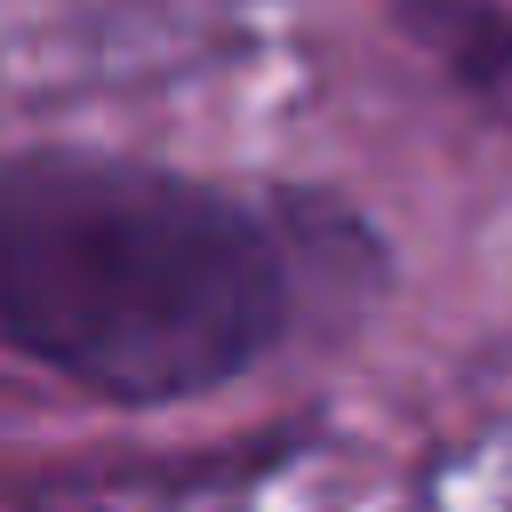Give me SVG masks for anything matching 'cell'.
<instances>
[{"label":"cell","instance_id":"cell-1","mask_svg":"<svg viewBox=\"0 0 512 512\" xmlns=\"http://www.w3.org/2000/svg\"><path fill=\"white\" fill-rule=\"evenodd\" d=\"M280 320L288 264L232 192L112 152L0 168V336L24 360L112 400H192Z\"/></svg>","mask_w":512,"mask_h":512},{"label":"cell","instance_id":"cell-2","mask_svg":"<svg viewBox=\"0 0 512 512\" xmlns=\"http://www.w3.org/2000/svg\"><path fill=\"white\" fill-rule=\"evenodd\" d=\"M400 24L424 40V56L472 88L496 120H512V16L488 0H400Z\"/></svg>","mask_w":512,"mask_h":512}]
</instances>
